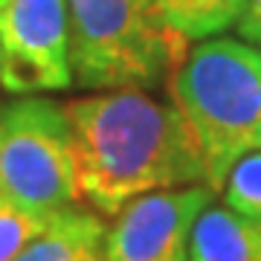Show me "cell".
<instances>
[{
	"label": "cell",
	"mask_w": 261,
	"mask_h": 261,
	"mask_svg": "<svg viewBox=\"0 0 261 261\" xmlns=\"http://www.w3.org/2000/svg\"><path fill=\"white\" fill-rule=\"evenodd\" d=\"M75 142L79 195L99 215L134 197L206 183L203 160L177 108L142 90H102L64 105Z\"/></svg>",
	"instance_id": "obj_1"
},
{
	"label": "cell",
	"mask_w": 261,
	"mask_h": 261,
	"mask_svg": "<svg viewBox=\"0 0 261 261\" xmlns=\"http://www.w3.org/2000/svg\"><path fill=\"white\" fill-rule=\"evenodd\" d=\"M171 96L197 142L206 186L221 192L244 154L261 151V53L238 38H209L174 70Z\"/></svg>",
	"instance_id": "obj_2"
},
{
	"label": "cell",
	"mask_w": 261,
	"mask_h": 261,
	"mask_svg": "<svg viewBox=\"0 0 261 261\" xmlns=\"http://www.w3.org/2000/svg\"><path fill=\"white\" fill-rule=\"evenodd\" d=\"M67 15L73 82L87 90H148L189 53L157 0H67Z\"/></svg>",
	"instance_id": "obj_3"
},
{
	"label": "cell",
	"mask_w": 261,
	"mask_h": 261,
	"mask_svg": "<svg viewBox=\"0 0 261 261\" xmlns=\"http://www.w3.org/2000/svg\"><path fill=\"white\" fill-rule=\"evenodd\" d=\"M75 142L61 105L32 96L0 113V200L53 215L79 200Z\"/></svg>",
	"instance_id": "obj_4"
},
{
	"label": "cell",
	"mask_w": 261,
	"mask_h": 261,
	"mask_svg": "<svg viewBox=\"0 0 261 261\" xmlns=\"http://www.w3.org/2000/svg\"><path fill=\"white\" fill-rule=\"evenodd\" d=\"M0 84L9 93L73 84L67 0H6L0 6Z\"/></svg>",
	"instance_id": "obj_5"
},
{
	"label": "cell",
	"mask_w": 261,
	"mask_h": 261,
	"mask_svg": "<svg viewBox=\"0 0 261 261\" xmlns=\"http://www.w3.org/2000/svg\"><path fill=\"white\" fill-rule=\"evenodd\" d=\"M212 197L206 183L134 197L105 229V261H189L195 221Z\"/></svg>",
	"instance_id": "obj_6"
},
{
	"label": "cell",
	"mask_w": 261,
	"mask_h": 261,
	"mask_svg": "<svg viewBox=\"0 0 261 261\" xmlns=\"http://www.w3.org/2000/svg\"><path fill=\"white\" fill-rule=\"evenodd\" d=\"M105 229L99 212L73 203L49 215L44 232L15 261H105Z\"/></svg>",
	"instance_id": "obj_7"
},
{
	"label": "cell",
	"mask_w": 261,
	"mask_h": 261,
	"mask_svg": "<svg viewBox=\"0 0 261 261\" xmlns=\"http://www.w3.org/2000/svg\"><path fill=\"white\" fill-rule=\"evenodd\" d=\"M189 261H261V221L206 206L189 238Z\"/></svg>",
	"instance_id": "obj_8"
},
{
	"label": "cell",
	"mask_w": 261,
	"mask_h": 261,
	"mask_svg": "<svg viewBox=\"0 0 261 261\" xmlns=\"http://www.w3.org/2000/svg\"><path fill=\"white\" fill-rule=\"evenodd\" d=\"M247 0H157L160 15L186 41L209 38L238 23Z\"/></svg>",
	"instance_id": "obj_9"
},
{
	"label": "cell",
	"mask_w": 261,
	"mask_h": 261,
	"mask_svg": "<svg viewBox=\"0 0 261 261\" xmlns=\"http://www.w3.org/2000/svg\"><path fill=\"white\" fill-rule=\"evenodd\" d=\"M226 206L252 221H261V151L244 154L224 183Z\"/></svg>",
	"instance_id": "obj_10"
},
{
	"label": "cell",
	"mask_w": 261,
	"mask_h": 261,
	"mask_svg": "<svg viewBox=\"0 0 261 261\" xmlns=\"http://www.w3.org/2000/svg\"><path fill=\"white\" fill-rule=\"evenodd\" d=\"M49 215H38L0 200V261H15L35 235L44 232Z\"/></svg>",
	"instance_id": "obj_11"
},
{
	"label": "cell",
	"mask_w": 261,
	"mask_h": 261,
	"mask_svg": "<svg viewBox=\"0 0 261 261\" xmlns=\"http://www.w3.org/2000/svg\"><path fill=\"white\" fill-rule=\"evenodd\" d=\"M238 35L252 47H261V0H247L238 18Z\"/></svg>",
	"instance_id": "obj_12"
},
{
	"label": "cell",
	"mask_w": 261,
	"mask_h": 261,
	"mask_svg": "<svg viewBox=\"0 0 261 261\" xmlns=\"http://www.w3.org/2000/svg\"><path fill=\"white\" fill-rule=\"evenodd\" d=\"M3 3H6V0H0V6H3Z\"/></svg>",
	"instance_id": "obj_13"
}]
</instances>
